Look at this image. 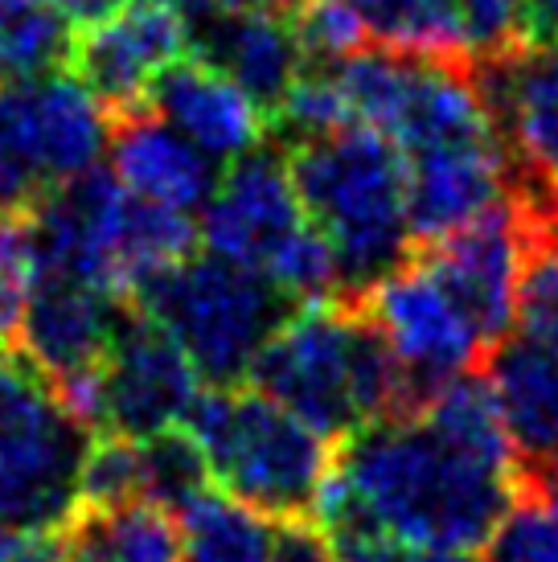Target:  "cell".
<instances>
[{
    "mask_svg": "<svg viewBox=\"0 0 558 562\" xmlns=\"http://www.w3.org/2000/svg\"><path fill=\"white\" fill-rule=\"evenodd\" d=\"M333 472L387 538L427 550H484L522 497L517 472L465 452L423 415L345 431Z\"/></svg>",
    "mask_w": 558,
    "mask_h": 562,
    "instance_id": "1",
    "label": "cell"
},
{
    "mask_svg": "<svg viewBox=\"0 0 558 562\" xmlns=\"http://www.w3.org/2000/svg\"><path fill=\"white\" fill-rule=\"evenodd\" d=\"M309 222L342 267V300L354 304L415 255L406 222L403 153L370 127H337L283 148Z\"/></svg>",
    "mask_w": 558,
    "mask_h": 562,
    "instance_id": "2",
    "label": "cell"
},
{
    "mask_svg": "<svg viewBox=\"0 0 558 562\" xmlns=\"http://www.w3.org/2000/svg\"><path fill=\"white\" fill-rule=\"evenodd\" d=\"M181 427L202 443L210 476L231 497L276 521L312 517L337 439L243 382L198 391Z\"/></svg>",
    "mask_w": 558,
    "mask_h": 562,
    "instance_id": "3",
    "label": "cell"
},
{
    "mask_svg": "<svg viewBox=\"0 0 558 562\" xmlns=\"http://www.w3.org/2000/svg\"><path fill=\"white\" fill-rule=\"evenodd\" d=\"M132 304L160 321L210 386L247 382L255 353L295 304L276 283L222 255H189L140 288Z\"/></svg>",
    "mask_w": 558,
    "mask_h": 562,
    "instance_id": "4",
    "label": "cell"
},
{
    "mask_svg": "<svg viewBox=\"0 0 558 562\" xmlns=\"http://www.w3.org/2000/svg\"><path fill=\"white\" fill-rule=\"evenodd\" d=\"M91 439V427L16 349L0 370V521L9 530L70 521Z\"/></svg>",
    "mask_w": 558,
    "mask_h": 562,
    "instance_id": "5",
    "label": "cell"
},
{
    "mask_svg": "<svg viewBox=\"0 0 558 562\" xmlns=\"http://www.w3.org/2000/svg\"><path fill=\"white\" fill-rule=\"evenodd\" d=\"M111 115L66 70L0 82V210H33L49 189L99 165Z\"/></svg>",
    "mask_w": 558,
    "mask_h": 562,
    "instance_id": "6",
    "label": "cell"
},
{
    "mask_svg": "<svg viewBox=\"0 0 558 562\" xmlns=\"http://www.w3.org/2000/svg\"><path fill=\"white\" fill-rule=\"evenodd\" d=\"M357 337H361L357 304L345 300L300 304L279 321V328L255 353L247 386L288 406L328 439H342L345 431L361 427Z\"/></svg>",
    "mask_w": 558,
    "mask_h": 562,
    "instance_id": "7",
    "label": "cell"
},
{
    "mask_svg": "<svg viewBox=\"0 0 558 562\" xmlns=\"http://www.w3.org/2000/svg\"><path fill=\"white\" fill-rule=\"evenodd\" d=\"M198 391L202 374L169 328L127 304L94 382V431L148 439L186 419Z\"/></svg>",
    "mask_w": 558,
    "mask_h": 562,
    "instance_id": "8",
    "label": "cell"
},
{
    "mask_svg": "<svg viewBox=\"0 0 558 562\" xmlns=\"http://www.w3.org/2000/svg\"><path fill=\"white\" fill-rule=\"evenodd\" d=\"M354 304L382 328L394 358L403 361L411 391H415V411L448 378L472 370L489 353L477 337V328L460 313V304L444 292V283L423 267L418 255H411L390 276H382Z\"/></svg>",
    "mask_w": 558,
    "mask_h": 562,
    "instance_id": "9",
    "label": "cell"
},
{
    "mask_svg": "<svg viewBox=\"0 0 558 562\" xmlns=\"http://www.w3.org/2000/svg\"><path fill=\"white\" fill-rule=\"evenodd\" d=\"M472 75L510 160V193L558 205V37L526 42Z\"/></svg>",
    "mask_w": 558,
    "mask_h": 562,
    "instance_id": "10",
    "label": "cell"
},
{
    "mask_svg": "<svg viewBox=\"0 0 558 562\" xmlns=\"http://www.w3.org/2000/svg\"><path fill=\"white\" fill-rule=\"evenodd\" d=\"M132 300H120L82 280L37 276L21 333L25 358L42 370L54 394L94 431V382L108 358L115 325Z\"/></svg>",
    "mask_w": 558,
    "mask_h": 562,
    "instance_id": "11",
    "label": "cell"
},
{
    "mask_svg": "<svg viewBox=\"0 0 558 562\" xmlns=\"http://www.w3.org/2000/svg\"><path fill=\"white\" fill-rule=\"evenodd\" d=\"M193 54L189 16L172 0H127L108 21L75 37L70 75L111 120L148 111V94L160 70L177 58Z\"/></svg>",
    "mask_w": 558,
    "mask_h": 562,
    "instance_id": "12",
    "label": "cell"
},
{
    "mask_svg": "<svg viewBox=\"0 0 558 562\" xmlns=\"http://www.w3.org/2000/svg\"><path fill=\"white\" fill-rule=\"evenodd\" d=\"M415 255L460 304V313L477 328L484 349L510 337L513 313H517V276L526 259V226L510 193L444 238L415 247Z\"/></svg>",
    "mask_w": 558,
    "mask_h": 562,
    "instance_id": "13",
    "label": "cell"
},
{
    "mask_svg": "<svg viewBox=\"0 0 558 562\" xmlns=\"http://www.w3.org/2000/svg\"><path fill=\"white\" fill-rule=\"evenodd\" d=\"M309 226L283 148H250L217 177L202 205V243L214 255L267 276L283 247Z\"/></svg>",
    "mask_w": 558,
    "mask_h": 562,
    "instance_id": "14",
    "label": "cell"
},
{
    "mask_svg": "<svg viewBox=\"0 0 558 562\" xmlns=\"http://www.w3.org/2000/svg\"><path fill=\"white\" fill-rule=\"evenodd\" d=\"M484 378L517 456L522 493L558 476V345L505 337L489 349Z\"/></svg>",
    "mask_w": 558,
    "mask_h": 562,
    "instance_id": "15",
    "label": "cell"
},
{
    "mask_svg": "<svg viewBox=\"0 0 558 562\" xmlns=\"http://www.w3.org/2000/svg\"><path fill=\"white\" fill-rule=\"evenodd\" d=\"M403 172L415 247L444 238L510 193V160L501 140L418 148L403 157Z\"/></svg>",
    "mask_w": 558,
    "mask_h": 562,
    "instance_id": "16",
    "label": "cell"
},
{
    "mask_svg": "<svg viewBox=\"0 0 558 562\" xmlns=\"http://www.w3.org/2000/svg\"><path fill=\"white\" fill-rule=\"evenodd\" d=\"M148 108L169 120L189 144H198L210 160H238L267 140V115L250 94L231 82L217 66L198 54H186L160 70Z\"/></svg>",
    "mask_w": 558,
    "mask_h": 562,
    "instance_id": "17",
    "label": "cell"
},
{
    "mask_svg": "<svg viewBox=\"0 0 558 562\" xmlns=\"http://www.w3.org/2000/svg\"><path fill=\"white\" fill-rule=\"evenodd\" d=\"M189 33H193L198 58L238 82L267 120L304 70V54H300L288 16L214 4L205 13L189 16Z\"/></svg>",
    "mask_w": 558,
    "mask_h": 562,
    "instance_id": "18",
    "label": "cell"
},
{
    "mask_svg": "<svg viewBox=\"0 0 558 562\" xmlns=\"http://www.w3.org/2000/svg\"><path fill=\"white\" fill-rule=\"evenodd\" d=\"M111 172L136 198L193 214L217 186V160L189 144L153 108L111 120Z\"/></svg>",
    "mask_w": 558,
    "mask_h": 562,
    "instance_id": "19",
    "label": "cell"
},
{
    "mask_svg": "<svg viewBox=\"0 0 558 562\" xmlns=\"http://www.w3.org/2000/svg\"><path fill=\"white\" fill-rule=\"evenodd\" d=\"M120 181V177H115ZM202 243V231L189 214L136 198L132 189H115L103 226V259H108L111 296L132 300L148 280L177 267Z\"/></svg>",
    "mask_w": 558,
    "mask_h": 562,
    "instance_id": "20",
    "label": "cell"
},
{
    "mask_svg": "<svg viewBox=\"0 0 558 562\" xmlns=\"http://www.w3.org/2000/svg\"><path fill=\"white\" fill-rule=\"evenodd\" d=\"M276 526L247 501L226 488H202L177 509V550L181 562H271Z\"/></svg>",
    "mask_w": 558,
    "mask_h": 562,
    "instance_id": "21",
    "label": "cell"
},
{
    "mask_svg": "<svg viewBox=\"0 0 558 562\" xmlns=\"http://www.w3.org/2000/svg\"><path fill=\"white\" fill-rule=\"evenodd\" d=\"M75 562H181L169 509L136 501L124 509H75L70 521Z\"/></svg>",
    "mask_w": 558,
    "mask_h": 562,
    "instance_id": "22",
    "label": "cell"
},
{
    "mask_svg": "<svg viewBox=\"0 0 558 562\" xmlns=\"http://www.w3.org/2000/svg\"><path fill=\"white\" fill-rule=\"evenodd\" d=\"M70 54L75 33L54 0H0V82L66 70Z\"/></svg>",
    "mask_w": 558,
    "mask_h": 562,
    "instance_id": "23",
    "label": "cell"
},
{
    "mask_svg": "<svg viewBox=\"0 0 558 562\" xmlns=\"http://www.w3.org/2000/svg\"><path fill=\"white\" fill-rule=\"evenodd\" d=\"M373 46L415 49L468 63L456 25V0H345Z\"/></svg>",
    "mask_w": 558,
    "mask_h": 562,
    "instance_id": "24",
    "label": "cell"
},
{
    "mask_svg": "<svg viewBox=\"0 0 558 562\" xmlns=\"http://www.w3.org/2000/svg\"><path fill=\"white\" fill-rule=\"evenodd\" d=\"M140 456H144V501H153L160 509H181L214 481L202 443L181 423L140 439Z\"/></svg>",
    "mask_w": 558,
    "mask_h": 562,
    "instance_id": "25",
    "label": "cell"
},
{
    "mask_svg": "<svg viewBox=\"0 0 558 562\" xmlns=\"http://www.w3.org/2000/svg\"><path fill=\"white\" fill-rule=\"evenodd\" d=\"M144 501V456L140 439L94 431L91 448L78 469L75 509H124Z\"/></svg>",
    "mask_w": 558,
    "mask_h": 562,
    "instance_id": "26",
    "label": "cell"
},
{
    "mask_svg": "<svg viewBox=\"0 0 558 562\" xmlns=\"http://www.w3.org/2000/svg\"><path fill=\"white\" fill-rule=\"evenodd\" d=\"M484 550L489 562H558V476L526 488Z\"/></svg>",
    "mask_w": 558,
    "mask_h": 562,
    "instance_id": "27",
    "label": "cell"
},
{
    "mask_svg": "<svg viewBox=\"0 0 558 562\" xmlns=\"http://www.w3.org/2000/svg\"><path fill=\"white\" fill-rule=\"evenodd\" d=\"M37 288V247L30 210H0V341L16 345Z\"/></svg>",
    "mask_w": 558,
    "mask_h": 562,
    "instance_id": "28",
    "label": "cell"
},
{
    "mask_svg": "<svg viewBox=\"0 0 558 562\" xmlns=\"http://www.w3.org/2000/svg\"><path fill=\"white\" fill-rule=\"evenodd\" d=\"M460 46L472 66L496 63L526 46V0H456Z\"/></svg>",
    "mask_w": 558,
    "mask_h": 562,
    "instance_id": "29",
    "label": "cell"
},
{
    "mask_svg": "<svg viewBox=\"0 0 558 562\" xmlns=\"http://www.w3.org/2000/svg\"><path fill=\"white\" fill-rule=\"evenodd\" d=\"M288 25H292L295 42H300L304 66L342 63L345 54H354V49L370 42L345 0H300L288 13Z\"/></svg>",
    "mask_w": 558,
    "mask_h": 562,
    "instance_id": "30",
    "label": "cell"
},
{
    "mask_svg": "<svg viewBox=\"0 0 558 562\" xmlns=\"http://www.w3.org/2000/svg\"><path fill=\"white\" fill-rule=\"evenodd\" d=\"M0 562H75L70 530L63 526H33L13 530L0 547Z\"/></svg>",
    "mask_w": 558,
    "mask_h": 562,
    "instance_id": "31",
    "label": "cell"
},
{
    "mask_svg": "<svg viewBox=\"0 0 558 562\" xmlns=\"http://www.w3.org/2000/svg\"><path fill=\"white\" fill-rule=\"evenodd\" d=\"M271 562H337V554L312 517H283L276 526Z\"/></svg>",
    "mask_w": 558,
    "mask_h": 562,
    "instance_id": "32",
    "label": "cell"
},
{
    "mask_svg": "<svg viewBox=\"0 0 558 562\" xmlns=\"http://www.w3.org/2000/svg\"><path fill=\"white\" fill-rule=\"evenodd\" d=\"M337 562H481L472 559V550H427L406 547V542H378V547L354 550Z\"/></svg>",
    "mask_w": 558,
    "mask_h": 562,
    "instance_id": "33",
    "label": "cell"
},
{
    "mask_svg": "<svg viewBox=\"0 0 558 562\" xmlns=\"http://www.w3.org/2000/svg\"><path fill=\"white\" fill-rule=\"evenodd\" d=\"M54 4L63 9V16L70 21V25L91 30V25H99V21H108V16L120 13L127 0H54Z\"/></svg>",
    "mask_w": 558,
    "mask_h": 562,
    "instance_id": "34",
    "label": "cell"
},
{
    "mask_svg": "<svg viewBox=\"0 0 558 562\" xmlns=\"http://www.w3.org/2000/svg\"><path fill=\"white\" fill-rule=\"evenodd\" d=\"M526 37L529 42L558 37V0H526Z\"/></svg>",
    "mask_w": 558,
    "mask_h": 562,
    "instance_id": "35",
    "label": "cell"
},
{
    "mask_svg": "<svg viewBox=\"0 0 558 562\" xmlns=\"http://www.w3.org/2000/svg\"><path fill=\"white\" fill-rule=\"evenodd\" d=\"M217 4H231V9H247V13H271L288 16L300 0H217Z\"/></svg>",
    "mask_w": 558,
    "mask_h": 562,
    "instance_id": "36",
    "label": "cell"
},
{
    "mask_svg": "<svg viewBox=\"0 0 558 562\" xmlns=\"http://www.w3.org/2000/svg\"><path fill=\"white\" fill-rule=\"evenodd\" d=\"M172 4H177L186 16H198V13H205V9H214L217 0H172Z\"/></svg>",
    "mask_w": 558,
    "mask_h": 562,
    "instance_id": "37",
    "label": "cell"
},
{
    "mask_svg": "<svg viewBox=\"0 0 558 562\" xmlns=\"http://www.w3.org/2000/svg\"><path fill=\"white\" fill-rule=\"evenodd\" d=\"M9 533H13V530H9V526H4V521H0V547H4V538H9Z\"/></svg>",
    "mask_w": 558,
    "mask_h": 562,
    "instance_id": "38",
    "label": "cell"
}]
</instances>
